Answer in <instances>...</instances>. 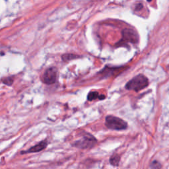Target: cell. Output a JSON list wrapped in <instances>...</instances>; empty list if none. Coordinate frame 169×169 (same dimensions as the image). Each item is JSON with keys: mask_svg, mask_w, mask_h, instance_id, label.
I'll use <instances>...</instances> for the list:
<instances>
[{"mask_svg": "<svg viewBox=\"0 0 169 169\" xmlns=\"http://www.w3.org/2000/svg\"><path fill=\"white\" fill-rule=\"evenodd\" d=\"M120 160V156L117 154H114L112 156H111L110 158V163L112 165L114 166H117L119 165Z\"/></svg>", "mask_w": 169, "mask_h": 169, "instance_id": "8", "label": "cell"}, {"mask_svg": "<svg viewBox=\"0 0 169 169\" xmlns=\"http://www.w3.org/2000/svg\"><path fill=\"white\" fill-rule=\"evenodd\" d=\"M13 79L11 78H7L3 80V83L7 85H11L12 83H13Z\"/></svg>", "mask_w": 169, "mask_h": 169, "instance_id": "10", "label": "cell"}, {"mask_svg": "<svg viewBox=\"0 0 169 169\" xmlns=\"http://www.w3.org/2000/svg\"><path fill=\"white\" fill-rule=\"evenodd\" d=\"M58 77V69L56 68H50L44 71L42 76V81L47 85H52L55 83Z\"/></svg>", "mask_w": 169, "mask_h": 169, "instance_id": "4", "label": "cell"}, {"mask_svg": "<svg viewBox=\"0 0 169 169\" xmlns=\"http://www.w3.org/2000/svg\"><path fill=\"white\" fill-rule=\"evenodd\" d=\"M148 84L147 78L142 74H140L129 81L126 85V88L128 90L138 92L147 87Z\"/></svg>", "mask_w": 169, "mask_h": 169, "instance_id": "1", "label": "cell"}, {"mask_svg": "<svg viewBox=\"0 0 169 169\" xmlns=\"http://www.w3.org/2000/svg\"><path fill=\"white\" fill-rule=\"evenodd\" d=\"M96 140L91 134H87L73 143V146L79 149H88L96 143Z\"/></svg>", "mask_w": 169, "mask_h": 169, "instance_id": "3", "label": "cell"}, {"mask_svg": "<svg viewBox=\"0 0 169 169\" xmlns=\"http://www.w3.org/2000/svg\"><path fill=\"white\" fill-rule=\"evenodd\" d=\"M46 146H47V142L46 141H41V142H40L39 143L37 144V145L32 147L30 148L29 150H27V151H24V152H23V153H28L39 152V151L44 149L46 147Z\"/></svg>", "mask_w": 169, "mask_h": 169, "instance_id": "6", "label": "cell"}, {"mask_svg": "<svg viewBox=\"0 0 169 169\" xmlns=\"http://www.w3.org/2000/svg\"><path fill=\"white\" fill-rule=\"evenodd\" d=\"M138 41V34L130 29H126L122 31V39L119 42L122 43H136Z\"/></svg>", "mask_w": 169, "mask_h": 169, "instance_id": "5", "label": "cell"}, {"mask_svg": "<svg viewBox=\"0 0 169 169\" xmlns=\"http://www.w3.org/2000/svg\"><path fill=\"white\" fill-rule=\"evenodd\" d=\"M96 98H99L100 100H103V99L105 98V96L103 95V94H99L98 92L96 91H91L88 94L87 96L88 101H92Z\"/></svg>", "mask_w": 169, "mask_h": 169, "instance_id": "7", "label": "cell"}, {"mask_svg": "<svg viewBox=\"0 0 169 169\" xmlns=\"http://www.w3.org/2000/svg\"><path fill=\"white\" fill-rule=\"evenodd\" d=\"M105 124L108 128L114 130H125L128 127V124L122 119L114 116H108L105 119Z\"/></svg>", "mask_w": 169, "mask_h": 169, "instance_id": "2", "label": "cell"}, {"mask_svg": "<svg viewBox=\"0 0 169 169\" xmlns=\"http://www.w3.org/2000/svg\"><path fill=\"white\" fill-rule=\"evenodd\" d=\"M161 164L157 162V161H154L153 162L151 163V169H160L161 168Z\"/></svg>", "mask_w": 169, "mask_h": 169, "instance_id": "9", "label": "cell"}]
</instances>
